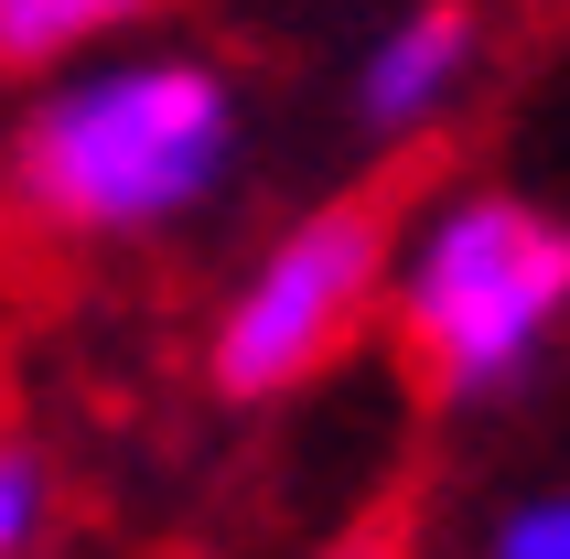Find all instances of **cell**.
Listing matches in <instances>:
<instances>
[{"label":"cell","mask_w":570,"mask_h":559,"mask_svg":"<svg viewBox=\"0 0 570 559\" xmlns=\"http://www.w3.org/2000/svg\"><path fill=\"white\" fill-rule=\"evenodd\" d=\"M55 528V473L32 441H0V559H32Z\"/></svg>","instance_id":"cell-6"},{"label":"cell","mask_w":570,"mask_h":559,"mask_svg":"<svg viewBox=\"0 0 570 559\" xmlns=\"http://www.w3.org/2000/svg\"><path fill=\"white\" fill-rule=\"evenodd\" d=\"M237 173V87L194 55H129V65H76L65 87L32 97L11 140V194L55 237H161L194 205H216Z\"/></svg>","instance_id":"cell-1"},{"label":"cell","mask_w":570,"mask_h":559,"mask_svg":"<svg viewBox=\"0 0 570 559\" xmlns=\"http://www.w3.org/2000/svg\"><path fill=\"white\" fill-rule=\"evenodd\" d=\"M173 0H0V65H55L76 43H108L129 22H161Z\"/></svg>","instance_id":"cell-5"},{"label":"cell","mask_w":570,"mask_h":559,"mask_svg":"<svg viewBox=\"0 0 570 559\" xmlns=\"http://www.w3.org/2000/svg\"><path fill=\"white\" fill-rule=\"evenodd\" d=\"M484 559H570V496H528L495 517V538H484Z\"/></svg>","instance_id":"cell-7"},{"label":"cell","mask_w":570,"mask_h":559,"mask_svg":"<svg viewBox=\"0 0 570 559\" xmlns=\"http://www.w3.org/2000/svg\"><path fill=\"white\" fill-rule=\"evenodd\" d=\"M387 205L345 194V205H323L281 237V248H258V269L226 291L216 334H205V376H216V399L258 409V399H291V388H313L355 334H366V312L387 302Z\"/></svg>","instance_id":"cell-3"},{"label":"cell","mask_w":570,"mask_h":559,"mask_svg":"<svg viewBox=\"0 0 570 559\" xmlns=\"http://www.w3.org/2000/svg\"><path fill=\"white\" fill-rule=\"evenodd\" d=\"M387 312L442 399H495L570 323V226L517 194H452L387 258Z\"/></svg>","instance_id":"cell-2"},{"label":"cell","mask_w":570,"mask_h":559,"mask_svg":"<svg viewBox=\"0 0 570 559\" xmlns=\"http://www.w3.org/2000/svg\"><path fill=\"white\" fill-rule=\"evenodd\" d=\"M323 559H399V538H387V528H355V538H334Z\"/></svg>","instance_id":"cell-8"},{"label":"cell","mask_w":570,"mask_h":559,"mask_svg":"<svg viewBox=\"0 0 570 559\" xmlns=\"http://www.w3.org/2000/svg\"><path fill=\"white\" fill-rule=\"evenodd\" d=\"M463 65H474V11H452V0L399 11V22L366 43V65H355V119L377 129V140H410V129H431L452 108Z\"/></svg>","instance_id":"cell-4"}]
</instances>
